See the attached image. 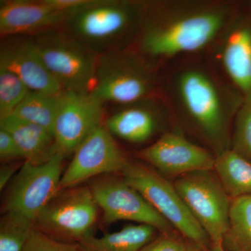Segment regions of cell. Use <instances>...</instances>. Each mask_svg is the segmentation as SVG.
Wrapping results in <instances>:
<instances>
[{
	"label": "cell",
	"instance_id": "cell-1",
	"mask_svg": "<svg viewBox=\"0 0 251 251\" xmlns=\"http://www.w3.org/2000/svg\"><path fill=\"white\" fill-rule=\"evenodd\" d=\"M161 79V97L173 121L194 130L216 155L230 149L234 120L244 99L206 52L168 63Z\"/></svg>",
	"mask_w": 251,
	"mask_h": 251
},
{
	"label": "cell",
	"instance_id": "cell-2",
	"mask_svg": "<svg viewBox=\"0 0 251 251\" xmlns=\"http://www.w3.org/2000/svg\"><path fill=\"white\" fill-rule=\"evenodd\" d=\"M233 0H147L131 45L161 71L178 57L206 52L235 9Z\"/></svg>",
	"mask_w": 251,
	"mask_h": 251
},
{
	"label": "cell",
	"instance_id": "cell-3",
	"mask_svg": "<svg viewBox=\"0 0 251 251\" xmlns=\"http://www.w3.org/2000/svg\"><path fill=\"white\" fill-rule=\"evenodd\" d=\"M145 0H90L64 21L63 29L100 54L131 45L139 31Z\"/></svg>",
	"mask_w": 251,
	"mask_h": 251
},
{
	"label": "cell",
	"instance_id": "cell-4",
	"mask_svg": "<svg viewBox=\"0 0 251 251\" xmlns=\"http://www.w3.org/2000/svg\"><path fill=\"white\" fill-rule=\"evenodd\" d=\"M90 93L116 105L161 97V71L130 47L100 54Z\"/></svg>",
	"mask_w": 251,
	"mask_h": 251
},
{
	"label": "cell",
	"instance_id": "cell-5",
	"mask_svg": "<svg viewBox=\"0 0 251 251\" xmlns=\"http://www.w3.org/2000/svg\"><path fill=\"white\" fill-rule=\"evenodd\" d=\"M31 36L46 67L63 90L92 92L99 54L61 27Z\"/></svg>",
	"mask_w": 251,
	"mask_h": 251
},
{
	"label": "cell",
	"instance_id": "cell-6",
	"mask_svg": "<svg viewBox=\"0 0 251 251\" xmlns=\"http://www.w3.org/2000/svg\"><path fill=\"white\" fill-rule=\"evenodd\" d=\"M99 206L90 186L59 191L34 220V228L60 242L79 244L93 235Z\"/></svg>",
	"mask_w": 251,
	"mask_h": 251
},
{
	"label": "cell",
	"instance_id": "cell-7",
	"mask_svg": "<svg viewBox=\"0 0 251 251\" xmlns=\"http://www.w3.org/2000/svg\"><path fill=\"white\" fill-rule=\"evenodd\" d=\"M123 179L136 189L171 226L193 244L204 247L209 236L172 184L151 167L130 161L122 171Z\"/></svg>",
	"mask_w": 251,
	"mask_h": 251
},
{
	"label": "cell",
	"instance_id": "cell-8",
	"mask_svg": "<svg viewBox=\"0 0 251 251\" xmlns=\"http://www.w3.org/2000/svg\"><path fill=\"white\" fill-rule=\"evenodd\" d=\"M245 102H251V3L238 1L229 21L206 51Z\"/></svg>",
	"mask_w": 251,
	"mask_h": 251
},
{
	"label": "cell",
	"instance_id": "cell-9",
	"mask_svg": "<svg viewBox=\"0 0 251 251\" xmlns=\"http://www.w3.org/2000/svg\"><path fill=\"white\" fill-rule=\"evenodd\" d=\"M66 155L59 152L41 165L25 161L10 183L1 211L16 212L34 221L60 191Z\"/></svg>",
	"mask_w": 251,
	"mask_h": 251
},
{
	"label": "cell",
	"instance_id": "cell-10",
	"mask_svg": "<svg viewBox=\"0 0 251 251\" xmlns=\"http://www.w3.org/2000/svg\"><path fill=\"white\" fill-rule=\"evenodd\" d=\"M210 171L182 175L173 184L213 245H219L228 228L231 202L219 178Z\"/></svg>",
	"mask_w": 251,
	"mask_h": 251
},
{
	"label": "cell",
	"instance_id": "cell-11",
	"mask_svg": "<svg viewBox=\"0 0 251 251\" xmlns=\"http://www.w3.org/2000/svg\"><path fill=\"white\" fill-rule=\"evenodd\" d=\"M99 209L102 221L111 225L120 221H130L167 232L171 225L125 179L99 177L89 185Z\"/></svg>",
	"mask_w": 251,
	"mask_h": 251
},
{
	"label": "cell",
	"instance_id": "cell-12",
	"mask_svg": "<svg viewBox=\"0 0 251 251\" xmlns=\"http://www.w3.org/2000/svg\"><path fill=\"white\" fill-rule=\"evenodd\" d=\"M74 153L72 161L63 173L60 191L80 186L96 176L122 173L129 162L103 124L96 128Z\"/></svg>",
	"mask_w": 251,
	"mask_h": 251
},
{
	"label": "cell",
	"instance_id": "cell-13",
	"mask_svg": "<svg viewBox=\"0 0 251 251\" xmlns=\"http://www.w3.org/2000/svg\"><path fill=\"white\" fill-rule=\"evenodd\" d=\"M135 156L163 176H178L212 171L216 157L177 130L165 132L154 143L137 151Z\"/></svg>",
	"mask_w": 251,
	"mask_h": 251
},
{
	"label": "cell",
	"instance_id": "cell-14",
	"mask_svg": "<svg viewBox=\"0 0 251 251\" xmlns=\"http://www.w3.org/2000/svg\"><path fill=\"white\" fill-rule=\"evenodd\" d=\"M104 103L91 93L64 91L53 133L60 152L74 153L99 126L103 125Z\"/></svg>",
	"mask_w": 251,
	"mask_h": 251
},
{
	"label": "cell",
	"instance_id": "cell-15",
	"mask_svg": "<svg viewBox=\"0 0 251 251\" xmlns=\"http://www.w3.org/2000/svg\"><path fill=\"white\" fill-rule=\"evenodd\" d=\"M0 69L17 75L32 92L49 94L64 92L46 67L31 36L3 38L0 46Z\"/></svg>",
	"mask_w": 251,
	"mask_h": 251
},
{
	"label": "cell",
	"instance_id": "cell-16",
	"mask_svg": "<svg viewBox=\"0 0 251 251\" xmlns=\"http://www.w3.org/2000/svg\"><path fill=\"white\" fill-rule=\"evenodd\" d=\"M168 121L173 120L166 103L161 97H153L117 105L103 125L114 138L141 144L151 139Z\"/></svg>",
	"mask_w": 251,
	"mask_h": 251
},
{
	"label": "cell",
	"instance_id": "cell-17",
	"mask_svg": "<svg viewBox=\"0 0 251 251\" xmlns=\"http://www.w3.org/2000/svg\"><path fill=\"white\" fill-rule=\"evenodd\" d=\"M69 13L58 9L51 0H1V37L34 36L62 27Z\"/></svg>",
	"mask_w": 251,
	"mask_h": 251
},
{
	"label": "cell",
	"instance_id": "cell-18",
	"mask_svg": "<svg viewBox=\"0 0 251 251\" xmlns=\"http://www.w3.org/2000/svg\"><path fill=\"white\" fill-rule=\"evenodd\" d=\"M0 128L12 135L25 161L31 164L45 163L59 152L54 133L40 126L11 115L0 120Z\"/></svg>",
	"mask_w": 251,
	"mask_h": 251
},
{
	"label": "cell",
	"instance_id": "cell-19",
	"mask_svg": "<svg viewBox=\"0 0 251 251\" xmlns=\"http://www.w3.org/2000/svg\"><path fill=\"white\" fill-rule=\"evenodd\" d=\"M156 230L148 225H128L100 237L92 236L78 244L81 251H140L153 240Z\"/></svg>",
	"mask_w": 251,
	"mask_h": 251
},
{
	"label": "cell",
	"instance_id": "cell-20",
	"mask_svg": "<svg viewBox=\"0 0 251 251\" xmlns=\"http://www.w3.org/2000/svg\"><path fill=\"white\" fill-rule=\"evenodd\" d=\"M214 170L229 197L251 195V162L229 149L216 155Z\"/></svg>",
	"mask_w": 251,
	"mask_h": 251
},
{
	"label": "cell",
	"instance_id": "cell-21",
	"mask_svg": "<svg viewBox=\"0 0 251 251\" xmlns=\"http://www.w3.org/2000/svg\"><path fill=\"white\" fill-rule=\"evenodd\" d=\"M222 247L226 251H251V195L231 201Z\"/></svg>",
	"mask_w": 251,
	"mask_h": 251
},
{
	"label": "cell",
	"instance_id": "cell-22",
	"mask_svg": "<svg viewBox=\"0 0 251 251\" xmlns=\"http://www.w3.org/2000/svg\"><path fill=\"white\" fill-rule=\"evenodd\" d=\"M62 93L49 94L31 91L11 115L53 133Z\"/></svg>",
	"mask_w": 251,
	"mask_h": 251
},
{
	"label": "cell",
	"instance_id": "cell-23",
	"mask_svg": "<svg viewBox=\"0 0 251 251\" xmlns=\"http://www.w3.org/2000/svg\"><path fill=\"white\" fill-rule=\"evenodd\" d=\"M34 222L16 212L4 213L0 221V251H22Z\"/></svg>",
	"mask_w": 251,
	"mask_h": 251
},
{
	"label": "cell",
	"instance_id": "cell-24",
	"mask_svg": "<svg viewBox=\"0 0 251 251\" xmlns=\"http://www.w3.org/2000/svg\"><path fill=\"white\" fill-rule=\"evenodd\" d=\"M30 92L17 75L0 69V120L12 115Z\"/></svg>",
	"mask_w": 251,
	"mask_h": 251
},
{
	"label": "cell",
	"instance_id": "cell-25",
	"mask_svg": "<svg viewBox=\"0 0 251 251\" xmlns=\"http://www.w3.org/2000/svg\"><path fill=\"white\" fill-rule=\"evenodd\" d=\"M230 149L251 162V102H245L234 120Z\"/></svg>",
	"mask_w": 251,
	"mask_h": 251
},
{
	"label": "cell",
	"instance_id": "cell-26",
	"mask_svg": "<svg viewBox=\"0 0 251 251\" xmlns=\"http://www.w3.org/2000/svg\"><path fill=\"white\" fill-rule=\"evenodd\" d=\"M22 251H81L78 244L60 242L34 228Z\"/></svg>",
	"mask_w": 251,
	"mask_h": 251
},
{
	"label": "cell",
	"instance_id": "cell-27",
	"mask_svg": "<svg viewBox=\"0 0 251 251\" xmlns=\"http://www.w3.org/2000/svg\"><path fill=\"white\" fill-rule=\"evenodd\" d=\"M0 159L4 163H11L16 160L24 159L17 143L12 135L6 130L0 128Z\"/></svg>",
	"mask_w": 251,
	"mask_h": 251
},
{
	"label": "cell",
	"instance_id": "cell-28",
	"mask_svg": "<svg viewBox=\"0 0 251 251\" xmlns=\"http://www.w3.org/2000/svg\"><path fill=\"white\" fill-rule=\"evenodd\" d=\"M187 248L188 246L177 238L164 234L153 239L140 251H187Z\"/></svg>",
	"mask_w": 251,
	"mask_h": 251
},
{
	"label": "cell",
	"instance_id": "cell-29",
	"mask_svg": "<svg viewBox=\"0 0 251 251\" xmlns=\"http://www.w3.org/2000/svg\"><path fill=\"white\" fill-rule=\"evenodd\" d=\"M22 166L15 162L4 163L0 168V190H3L12 181Z\"/></svg>",
	"mask_w": 251,
	"mask_h": 251
},
{
	"label": "cell",
	"instance_id": "cell-30",
	"mask_svg": "<svg viewBox=\"0 0 251 251\" xmlns=\"http://www.w3.org/2000/svg\"><path fill=\"white\" fill-rule=\"evenodd\" d=\"M187 251H204L203 250V247L198 246L197 244H193L188 246Z\"/></svg>",
	"mask_w": 251,
	"mask_h": 251
},
{
	"label": "cell",
	"instance_id": "cell-31",
	"mask_svg": "<svg viewBox=\"0 0 251 251\" xmlns=\"http://www.w3.org/2000/svg\"><path fill=\"white\" fill-rule=\"evenodd\" d=\"M211 251H226L222 247V244L219 245H213L212 250Z\"/></svg>",
	"mask_w": 251,
	"mask_h": 251
}]
</instances>
